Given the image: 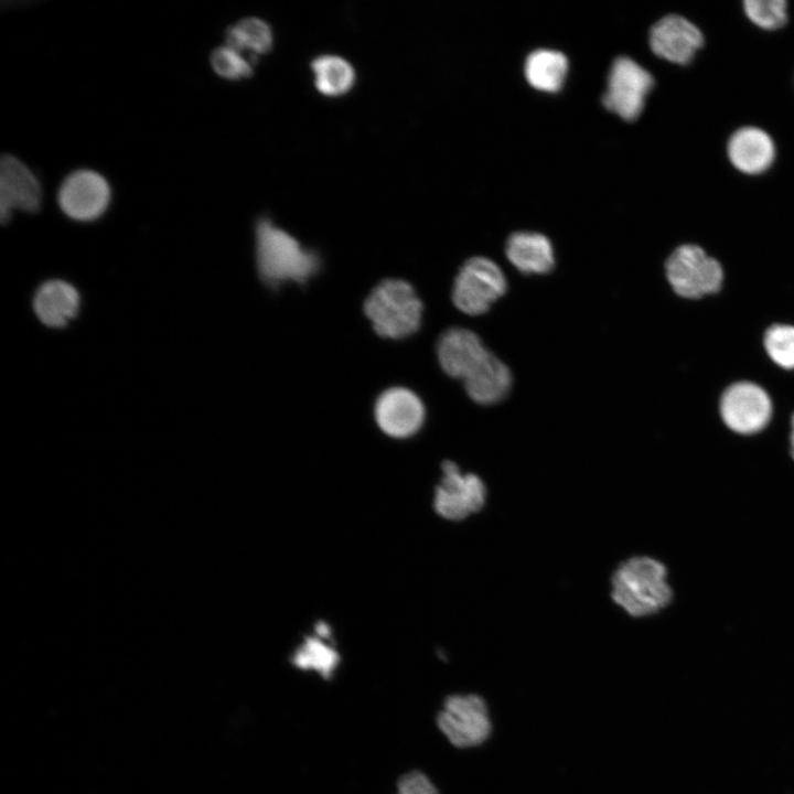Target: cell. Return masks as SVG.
Returning <instances> with one entry per match:
<instances>
[{
  "mask_svg": "<svg viewBox=\"0 0 794 794\" xmlns=\"http://www.w3.org/2000/svg\"><path fill=\"white\" fill-rule=\"evenodd\" d=\"M255 238L257 269L266 285L273 288L287 281L304 283L319 271V255L269 217L258 218Z\"/></svg>",
  "mask_w": 794,
  "mask_h": 794,
  "instance_id": "6da1fadb",
  "label": "cell"
},
{
  "mask_svg": "<svg viewBox=\"0 0 794 794\" xmlns=\"http://www.w3.org/2000/svg\"><path fill=\"white\" fill-rule=\"evenodd\" d=\"M611 597L619 608L633 618L659 612L673 597L666 567L648 556H634L624 560L611 577Z\"/></svg>",
  "mask_w": 794,
  "mask_h": 794,
  "instance_id": "7a4b0ae2",
  "label": "cell"
},
{
  "mask_svg": "<svg viewBox=\"0 0 794 794\" xmlns=\"http://www.w3.org/2000/svg\"><path fill=\"white\" fill-rule=\"evenodd\" d=\"M364 311L378 335L397 340L419 329L422 303L407 281L386 279L371 291Z\"/></svg>",
  "mask_w": 794,
  "mask_h": 794,
  "instance_id": "3957f363",
  "label": "cell"
},
{
  "mask_svg": "<svg viewBox=\"0 0 794 794\" xmlns=\"http://www.w3.org/2000/svg\"><path fill=\"white\" fill-rule=\"evenodd\" d=\"M507 290L501 268L485 257H472L460 268L452 288V301L470 315L485 313Z\"/></svg>",
  "mask_w": 794,
  "mask_h": 794,
  "instance_id": "277c9868",
  "label": "cell"
},
{
  "mask_svg": "<svg viewBox=\"0 0 794 794\" xmlns=\"http://www.w3.org/2000/svg\"><path fill=\"white\" fill-rule=\"evenodd\" d=\"M665 270L673 290L689 299L717 292L723 279L720 264L691 244L677 247L666 260Z\"/></svg>",
  "mask_w": 794,
  "mask_h": 794,
  "instance_id": "5b68a950",
  "label": "cell"
},
{
  "mask_svg": "<svg viewBox=\"0 0 794 794\" xmlns=\"http://www.w3.org/2000/svg\"><path fill=\"white\" fill-rule=\"evenodd\" d=\"M437 725L457 748L480 745L492 731L486 704L474 694L449 696L438 713Z\"/></svg>",
  "mask_w": 794,
  "mask_h": 794,
  "instance_id": "8992f818",
  "label": "cell"
},
{
  "mask_svg": "<svg viewBox=\"0 0 794 794\" xmlns=\"http://www.w3.org/2000/svg\"><path fill=\"white\" fill-rule=\"evenodd\" d=\"M442 476L434 489V512L447 521H463L482 509L486 486L474 473H463L450 460L441 465Z\"/></svg>",
  "mask_w": 794,
  "mask_h": 794,
  "instance_id": "52a82bcc",
  "label": "cell"
},
{
  "mask_svg": "<svg viewBox=\"0 0 794 794\" xmlns=\"http://www.w3.org/2000/svg\"><path fill=\"white\" fill-rule=\"evenodd\" d=\"M653 85L647 69L627 56H620L611 65L602 103L622 119L632 121L641 115Z\"/></svg>",
  "mask_w": 794,
  "mask_h": 794,
  "instance_id": "ba28073f",
  "label": "cell"
},
{
  "mask_svg": "<svg viewBox=\"0 0 794 794\" xmlns=\"http://www.w3.org/2000/svg\"><path fill=\"white\" fill-rule=\"evenodd\" d=\"M110 194L109 184L101 174L82 169L65 178L57 193V203L69 218L90 222L105 213Z\"/></svg>",
  "mask_w": 794,
  "mask_h": 794,
  "instance_id": "9c48e42d",
  "label": "cell"
},
{
  "mask_svg": "<svg viewBox=\"0 0 794 794\" xmlns=\"http://www.w3.org/2000/svg\"><path fill=\"white\" fill-rule=\"evenodd\" d=\"M771 414L769 395L753 383H736L722 394L720 415L726 426L734 432H759L768 425Z\"/></svg>",
  "mask_w": 794,
  "mask_h": 794,
  "instance_id": "30bf717a",
  "label": "cell"
},
{
  "mask_svg": "<svg viewBox=\"0 0 794 794\" xmlns=\"http://www.w3.org/2000/svg\"><path fill=\"white\" fill-rule=\"evenodd\" d=\"M42 203V189L34 173L18 158L0 160V219L10 221L13 210L35 213Z\"/></svg>",
  "mask_w": 794,
  "mask_h": 794,
  "instance_id": "8fae6325",
  "label": "cell"
},
{
  "mask_svg": "<svg viewBox=\"0 0 794 794\" xmlns=\"http://www.w3.org/2000/svg\"><path fill=\"white\" fill-rule=\"evenodd\" d=\"M648 43L653 53L661 58L686 65L704 45V34L687 18L668 14L651 28Z\"/></svg>",
  "mask_w": 794,
  "mask_h": 794,
  "instance_id": "7c38bea8",
  "label": "cell"
},
{
  "mask_svg": "<svg viewBox=\"0 0 794 794\" xmlns=\"http://www.w3.org/2000/svg\"><path fill=\"white\" fill-rule=\"evenodd\" d=\"M375 420L379 429L391 438L415 434L425 420V407L411 390L394 387L385 390L375 404Z\"/></svg>",
  "mask_w": 794,
  "mask_h": 794,
  "instance_id": "4fadbf2b",
  "label": "cell"
},
{
  "mask_svg": "<svg viewBox=\"0 0 794 794\" xmlns=\"http://www.w3.org/2000/svg\"><path fill=\"white\" fill-rule=\"evenodd\" d=\"M489 352L476 333L463 328L448 329L437 343L440 366L454 378L464 379Z\"/></svg>",
  "mask_w": 794,
  "mask_h": 794,
  "instance_id": "5bb4252c",
  "label": "cell"
},
{
  "mask_svg": "<svg viewBox=\"0 0 794 794\" xmlns=\"http://www.w3.org/2000/svg\"><path fill=\"white\" fill-rule=\"evenodd\" d=\"M775 144L771 136L755 126L740 127L730 136L727 154L732 165L745 174H760L775 160Z\"/></svg>",
  "mask_w": 794,
  "mask_h": 794,
  "instance_id": "9a60e30c",
  "label": "cell"
},
{
  "mask_svg": "<svg viewBox=\"0 0 794 794\" xmlns=\"http://www.w3.org/2000/svg\"><path fill=\"white\" fill-rule=\"evenodd\" d=\"M81 296L78 290L62 279L43 282L35 291L33 310L36 318L46 326L61 329L66 326L78 313Z\"/></svg>",
  "mask_w": 794,
  "mask_h": 794,
  "instance_id": "2e32d148",
  "label": "cell"
},
{
  "mask_svg": "<svg viewBox=\"0 0 794 794\" xmlns=\"http://www.w3.org/2000/svg\"><path fill=\"white\" fill-rule=\"evenodd\" d=\"M471 399L481 405L502 400L512 386L509 368L491 352L463 379Z\"/></svg>",
  "mask_w": 794,
  "mask_h": 794,
  "instance_id": "e0dca14e",
  "label": "cell"
},
{
  "mask_svg": "<svg viewBox=\"0 0 794 794\" xmlns=\"http://www.w3.org/2000/svg\"><path fill=\"white\" fill-rule=\"evenodd\" d=\"M507 259L523 273H547L555 266L550 240L534 232L512 234L505 246Z\"/></svg>",
  "mask_w": 794,
  "mask_h": 794,
  "instance_id": "ac0fdd59",
  "label": "cell"
},
{
  "mask_svg": "<svg viewBox=\"0 0 794 794\" xmlns=\"http://www.w3.org/2000/svg\"><path fill=\"white\" fill-rule=\"evenodd\" d=\"M567 72L568 60L559 51L539 49L529 53L525 60L526 81L541 92H558L565 83Z\"/></svg>",
  "mask_w": 794,
  "mask_h": 794,
  "instance_id": "d6986e66",
  "label": "cell"
},
{
  "mask_svg": "<svg viewBox=\"0 0 794 794\" xmlns=\"http://www.w3.org/2000/svg\"><path fill=\"white\" fill-rule=\"evenodd\" d=\"M310 66L316 89L325 96H342L354 86L355 69L343 56L321 54L311 61Z\"/></svg>",
  "mask_w": 794,
  "mask_h": 794,
  "instance_id": "ffe728a7",
  "label": "cell"
},
{
  "mask_svg": "<svg viewBox=\"0 0 794 794\" xmlns=\"http://www.w3.org/2000/svg\"><path fill=\"white\" fill-rule=\"evenodd\" d=\"M226 44L242 53L248 52L253 61L273 45L271 26L262 19L248 17L230 25L225 34Z\"/></svg>",
  "mask_w": 794,
  "mask_h": 794,
  "instance_id": "44dd1931",
  "label": "cell"
},
{
  "mask_svg": "<svg viewBox=\"0 0 794 794\" xmlns=\"http://www.w3.org/2000/svg\"><path fill=\"white\" fill-rule=\"evenodd\" d=\"M328 639L316 633L305 637L292 655L293 665L301 669L314 670L323 678H330L340 663V656L328 643Z\"/></svg>",
  "mask_w": 794,
  "mask_h": 794,
  "instance_id": "7402d4cb",
  "label": "cell"
},
{
  "mask_svg": "<svg viewBox=\"0 0 794 794\" xmlns=\"http://www.w3.org/2000/svg\"><path fill=\"white\" fill-rule=\"evenodd\" d=\"M764 347L770 358L782 368H794V326L775 324L764 335Z\"/></svg>",
  "mask_w": 794,
  "mask_h": 794,
  "instance_id": "603a6c76",
  "label": "cell"
},
{
  "mask_svg": "<svg viewBox=\"0 0 794 794\" xmlns=\"http://www.w3.org/2000/svg\"><path fill=\"white\" fill-rule=\"evenodd\" d=\"M251 60L227 44L216 47L211 54L213 69L226 79H240L253 74Z\"/></svg>",
  "mask_w": 794,
  "mask_h": 794,
  "instance_id": "cb8c5ba5",
  "label": "cell"
},
{
  "mask_svg": "<svg viewBox=\"0 0 794 794\" xmlns=\"http://www.w3.org/2000/svg\"><path fill=\"white\" fill-rule=\"evenodd\" d=\"M743 11L755 25L765 30L781 28L787 20L786 1L783 0H747Z\"/></svg>",
  "mask_w": 794,
  "mask_h": 794,
  "instance_id": "d4e9b609",
  "label": "cell"
},
{
  "mask_svg": "<svg viewBox=\"0 0 794 794\" xmlns=\"http://www.w3.org/2000/svg\"><path fill=\"white\" fill-rule=\"evenodd\" d=\"M397 794H439V792L426 774L411 771L399 779Z\"/></svg>",
  "mask_w": 794,
  "mask_h": 794,
  "instance_id": "484cf974",
  "label": "cell"
},
{
  "mask_svg": "<svg viewBox=\"0 0 794 794\" xmlns=\"http://www.w3.org/2000/svg\"><path fill=\"white\" fill-rule=\"evenodd\" d=\"M791 455L794 459V415L792 417V430L790 436Z\"/></svg>",
  "mask_w": 794,
  "mask_h": 794,
  "instance_id": "4316f807",
  "label": "cell"
}]
</instances>
